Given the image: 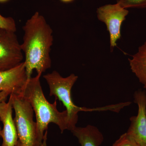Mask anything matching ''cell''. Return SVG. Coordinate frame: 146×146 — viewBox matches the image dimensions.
Returning <instances> with one entry per match:
<instances>
[{"label":"cell","instance_id":"cell-11","mask_svg":"<svg viewBox=\"0 0 146 146\" xmlns=\"http://www.w3.org/2000/svg\"><path fill=\"white\" fill-rule=\"evenodd\" d=\"M129 62L132 72L146 89V42L138 48V52L129 59Z\"/></svg>","mask_w":146,"mask_h":146},{"label":"cell","instance_id":"cell-9","mask_svg":"<svg viewBox=\"0 0 146 146\" xmlns=\"http://www.w3.org/2000/svg\"><path fill=\"white\" fill-rule=\"evenodd\" d=\"M13 107L10 99L3 102L0 107V121L3 124L1 137V146H15L18 141V133L12 117Z\"/></svg>","mask_w":146,"mask_h":146},{"label":"cell","instance_id":"cell-15","mask_svg":"<svg viewBox=\"0 0 146 146\" xmlns=\"http://www.w3.org/2000/svg\"><path fill=\"white\" fill-rule=\"evenodd\" d=\"M11 94L10 92L7 91H1L0 92V107L3 102L6 101L7 97ZM2 129L0 125V137L1 136Z\"/></svg>","mask_w":146,"mask_h":146},{"label":"cell","instance_id":"cell-4","mask_svg":"<svg viewBox=\"0 0 146 146\" xmlns=\"http://www.w3.org/2000/svg\"><path fill=\"white\" fill-rule=\"evenodd\" d=\"M15 111L13 119L18 133L15 146H38L36 141V124L33 120V110L27 101L20 94L9 96Z\"/></svg>","mask_w":146,"mask_h":146},{"label":"cell","instance_id":"cell-5","mask_svg":"<svg viewBox=\"0 0 146 146\" xmlns=\"http://www.w3.org/2000/svg\"><path fill=\"white\" fill-rule=\"evenodd\" d=\"M96 13L98 19L104 23L107 27L110 35V50L112 52L121 38L122 24L129 11L117 3L100 7L97 9Z\"/></svg>","mask_w":146,"mask_h":146},{"label":"cell","instance_id":"cell-12","mask_svg":"<svg viewBox=\"0 0 146 146\" xmlns=\"http://www.w3.org/2000/svg\"><path fill=\"white\" fill-rule=\"evenodd\" d=\"M123 8L146 9V0H117Z\"/></svg>","mask_w":146,"mask_h":146},{"label":"cell","instance_id":"cell-8","mask_svg":"<svg viewBox=\"0 0 146 146\" xmlns=\"http://www.w3.org/2000/svg\"><path fill=\"white\" fill-rule=\"evenodd\" d=\"M28 80L25 62L15 68L0 71V92L19 94Z\"/></svg>","mask_w":146,"mask_h":146},{"label":"cell","instance_id":"cell-6","mask_svg":"<svg viewBox=\"0 0 146 146\" xmlns=\"http://www.w3.org/2000/svg\"><path fill=\"white\" fill-rule=\"evenodd\" d=\"M23 52L15 32L0 29V71L12 69L23 62Z\"/></svg>","mask_w":146,"mask_h":146},{"label":"cell","instance_id":"cell-3","mask_svg":"<svg viewBox=\"0 0 146 146\" xmlns=\"http://www.w3.org/2000/svg\"><path fill=\"white\" fill-rule=\"evenodd\" d=\"M50 89V96H54L62 102L68 115V130L71 131L76 126L78 121V113L80 111H91L98 109H90L76 106L72 98V89L78 79L74 74L63 77L56 71L48 73L43 76Z\"/></svg>","mask_w":146,"mask_h":146},{"label":"cell","instance_id":"cell-13","mask_svg":"<svg viewBox=\"0 0 146 146\" xmlns=\"http://www.w3.org/2000/svg\"><path fill=\"white\" fill-rule=\"evenodd\" d=\"M0 29L16 32L17 27L16 22L11 17H5L0 14Z\"/></svg>","mask_w":146,"mask_h":146},{"label":"cell","instance_id":"cell-18","mask_svg":"<svg viewBox=\"0 0 146 146\" xmlns=\"http://www.w3.org/2000/svg\"><path fill=\"white\" fill-rule=\"evenodd\" d=\"M8 0H0V3H4L7 1Z\"/></svg>","mask_w":146,"mask_h":146},{"label":"cell","instance_id":"cell-2","mask_svg":"<svg viewBox=\"0 0 146 146\" xmlns=\"http://www.w3.org/2000/svg\"><path fill=\"white\" fill-rule=\"evenodd\" d=\"M42 74H37L27 80L20 95L29 103L36 117V141L39 146L42 143L45 131L50 123L59 127L61 133L68 130V115L67 110L59 112L57 109L56 100L53 104L48 102L42 90L40 82Z\"/></svg>","mask_w":146,"mask_h":146},{"label":"cell","instance_id":"cell-14","mask_svg":"<svg viewBox=\"0 0 146 146\" xmlns=\"http://www.w3.org/2000/svg\"><path fill=\"white\" fill-rule=\"evenodd\" d=\"M112 146H140L126 133L122 134Z\"/></svg>","mask_w":146,"mask_h":146},{"label":"cell","instance_id":"cell-7","mask_svg":"<svg viewBox=\"0 0 146 146\" xmlns=\"http://www.w3.org/2000/svg\"><path fill=\"white\" fill-rule=\"evenodd\" d=\"M134 103L138 106V114L130 118L127 133L140 146H146V93L140 90L133 95Z\"/></svg>","mask_w":146,"mask_h":146},{"label":"cell","instance_id":"cell-1","mask_svg":"<svg viewBox=\"0 0 146 146\" xmlns=\"http://www.w3.org/2000/svg\"><path fill=\"white\" fill-rule=\"evenodd\" d=\"M24 32L21 49L25 54L28 80L33 71L37 74L45 72L51 67L50 52L53 42L52 29L39 12H36L23 27Z\"/></svg>","mask_w":146,"mask_h":146},{"label":"cell","instance_id":"cell-17","mask_svg":"<svg viewBox=\"0 0 146 146\" xmlns=\"http://www.w3.org/2000/svg\"><path fill=\"white\" fill-rule=\"evenodd\" d=\"M60 1L64 3H70L72 2L74 0H60Z\"/></svg>","mask_w":146,"mask_h":146},{"label":"cell","instance_id":"cell-10","mask_svg":"<svg viewBox=\"0 0 146 146\" xmlns=\"http://www.w3.org/2000/svg\"><path fill=\"white\" fill-rule=\"evenodd\" d=\"M71 132L76 136L81 146H100L104 140L102 133L96 126L74 128Z\"/></svg>","mask_w":146,"mask_h":146},{"label":"cell","instance_id":"cell-16","mask_svg":"<svg viewBox=\"0 0 146 146\" xmlns=\"http://www.w3.org/2000/svg\"><path fill=\"white\" fill-rule=\"evenodd\" d=\"M48 131H46L44 135V139H43V142L41 145L39 146H47V136Z\"/></svg>","mask_w":146,"mask_h":146}]
</instances>
